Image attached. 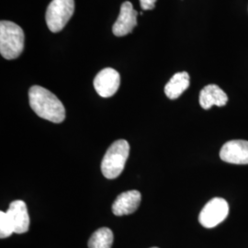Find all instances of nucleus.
Returning <instances> with one entry per match:
<instances>
[{
    "mask_svg": "<svg viewBox=\"0 0 248 248\" xmlns=\"http://www.w3.org/2000/svg\"><path fill=\"white\" fill-rule=\"evenodd\" d=\"M31 108L37 115L54 124H61L65 119V109L61 100L48 89L33 86L29 90Z\"/></svg>",
    "mask_w": 248,
    "mask_h": 248,
    "instance_id": "nucleus-1",
    "label": "nucleus"
},
{
    "mask_svg": "<svg viewBox=\"0 0 248 248\" xmlns=\"http://www.w3.org/2000/svg\"><path fill=\"white\" fill-rule=\"evenodd\" d=\"M25 34L18 24L1 20L0 22V53L7 60L18 58L24 50Z\"/></svg>",
    "mask_w": 248,
    "mask_h": 248,
    "instance_id": "nucleus-2",
    "label": "nucleus"
},
{
    "mask_svg": "<svg viewBox=\"0 0 248 248\" xmlns=\"http://www.w3.org/2000/svg\"><path fill=\"white\" fill-rule=\"evenodd\" d=\"M130 144L126 140H118L113 142L101 162V172L108 179H114L124 171L125 164L129 157Z\"/></svg>",
    "mask_w": 248,
    "mask_h": 248,
    "instance_id": "nucleus-3",
    "label": "nucleus"
},
{
    "mask_svg": "<svg viewBox=\"0 0 248 248\" xmlns=\"http://www.w3.org/2000/svg\"><path fill=\"white\" fill-rule=\"evenodd\" d=\"M75 11L74 0H53L46 10V24L52 32H59Z\"/></svg>",
    "mask_w": 248,
    "mask_h": 248,
    "instance_id": "nucleus-4",
    "label": "nucleus"
},
{
    "mask_svg": "<svg viewBox=\"0 0 248 248\" xmlns=\"http://www.w3.org/2000/svg\"><path fill=\"white\" fill-rule=\"evenodd\" d=\"M229 214L228 202L222 198H213L206 204L199 215V222L208 229L223 222Z\"/></svg>",
    "mask_w": 248,
    "mask_h": 248,
    "instance_id": "nucleus-5",
    "label": "nucleus"
},
{
    "mask_svg": "<svg viewBox=\"0 0 248 248\" xmlns=\"http://www.w3.org/2000/svg\"><path fill=\"white\" fill-rule=\"evenodd\" d=\"M120 74L110 67L101 70L94 79V88L102 98L112 97L120 88Z\"/></svg>",
    "mask_w": 248,
    "mask_h": 248,
    "instance_id": "nucleus-6",
    "label": "nucleus"
},
{
    "mask_svg": "<svg viewBox=\"0 0 248 248\" xmlns=\"http://www.w3.org/2000/svg\"><path fill=\"white\" fill-rule=\"evenodd\" d=\"M222 161L234 165H248V141L231 140L220 151Z\"/></svg>",
    "mask_w": 248,
    "mask_h": 248,
    "instance_id": "nucleus-7",
    "label": "nucleus"
},
{
    "mask_svg": "<svg viewBox=\"0 0 248 248\" xmlns=\"http://www.w3.org/2000/svg\"><path fill=\"white\" fill-rule=\"evenodd\" d=\"M137 11L133 9V4L125 1L121 6V12L112 27V32L117 37L127 35L137 26Z\"/></svg>",
    "mask_w": 248,
    "mask_h": 248,
    "instance_id": "nucleus-8",
    "label": "nucleus"
},
{
    "mask_svg": "<svg viewBox=\"0 0 248 248\" xmlns=\"http://www.w3.org/2000/svg\"><path fill=\"white\" fill-rule=\"evenodd\" d=\"M12 224L15 233H24L29 231L30 216L27 205L24 202L17 200L9 204V210L6 212Z\"/></svg>",
    "mask_w": 248,
    "mask_h": 248,
    "instance_id": "nucleus-9",
    "label": "nucleus"
},
{
    "mask_svg": "<svg viewBox=\"0 0 248 248\" xmlns=\"http://www.w3.org/2000/svg\"><path fill=\"white\" fill-rule=\"evenodd\" d=\"M142 196L138 190H129L120 194L112 205V212L116 216L129 215L137 211L141 203Z\"/></svg>",
    "mask_w": 248,
    "mask_h": 248,
    "instance_id": "nucleus-10",
    "label": "nucleus"
},
{
    "mask_svg": "<svg viewBox=\"0 0 248 248\" xmlns=\"http://www.w3.org/2000/svg\"><path fill=\"white\" fill-rule=\"evenodd\" d=\"M227 102L226 93L217 85H208L200 93V104L204 109H209L213 106H225Z\"/></svg>",
    "mask_w": 248,
    "mask_h": 248,
    "instance_id": "nucleus-11",
    "label": "nucleus"
},
{
    "mask_svg": "<svg viewBox=\"0 0 248 248\" xmlns=\"http://www.w3.org/2000/svg\"><path fill=\"white\" fill-rule=\"evenodd\" d=\"M189 87V75L186 72L175 74L165 87V93L169 99L179 98Z\"/></svg>",
    "mask_w": 248,
    "mask_h": 248,
    "instance_id": "nucleus-12",
    "label": "nucleus"
},
{
    "mask_svg": "<svg viewBox=\"0 0 248 248\" xmlns=\"http://www.w3.org/2000/svg\"><path fill=\"white\" fill-rule=\"evenodd\" d=\"M113 240V232L109 228H99L91 235L89 248H111Z\"/></svg>",
    "mask_w": 248,
    "mask_h": 248,
    "instance_id": "nucleus-13",
    "label": "nucleus"
},
{
    "mask_svg": "<svg viewBox=\"0 0 248 248\" xmlns=\"http://www.w3.org/2000/svg\"><path fill=\"white\" fill-rule=\"evenodd\" d=\"M13 232L14 230L7 213L0 212V238L9 237Z\"/></svg>",
    "mask_w": 248,
    "mask_h": 248,
    "instance_id": "nucleus-14",
    "label": "nucleus"
},
{
    "mask_svg": "<svg viewBox=\"0 0 248 248\" xmlns=\"http://www.w3.org/2000/svg\"><path fill=\"white\" fill-rule=\"evenodd\" d=\"M156 0H140L141 8L143 10H151L155 9Z\"/></svg>",
    "mask_w": 248,
    "mask_h": 248,
    "instance_id": "nucleus-15",
    "label": "nucleus"
},
{
    "mask_svg": "<svg viewBox=\"0 0 248 248\" xmlns=\"http://www.w3.org/2000/svg\"></svg>",
    "mask_w": 248,
    "mask_h": 248,
    "instance_id": "nucleus-16",
    "label": "nucleus"
}]
</instances>
